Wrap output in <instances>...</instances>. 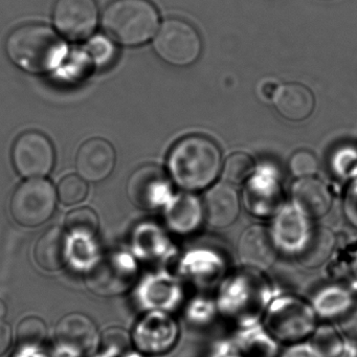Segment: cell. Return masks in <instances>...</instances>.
I'll use <instances>...</instances> for the list:
<instances>
[{"label":"cell","mask_w":357,"mask_h":357,"mask_svg":"<svg viewBox=\"0 0 357 357\" xmlns=\"http://www.w3.org/2000/svg\"><path fill=\"white\" fill-rule=\"evenodd\" d=\"M333 244V235L330 233L329 229L314 231L310 245L300 257L301 261L308 267L319 266L329 257Z\"/></svg>","instance_id":"obj_31"},{"label":"cell","mask_w":357,"mask_h":357,"mask_svg":"<svg viewBox=\"0 0 357 357\" xmlns=\"http://www.w3.org/2000/svg\"><path fill=\"white\" fill-rule=\"evenodd\" d=\"M137 266L129 256L119 255L100 261L89 275L91 291L101 296H114L127 291L137 281Z\"/></svg>","instance_id":"obj_14"},{"label":"cell","mask_w":357,"mask_h":357,"mask_svg":"<svg viewBox=\"0 0 357 357\" xmlns=\"http://www.w3.org/2000/svg\"><path fill=\"white\" fill-rule=\"evenodd\" d=\"M56 204L57 194L54 185L45 179L31 178L16 188L10 212L18 225L37 227L52 218Z\"/></svg>","instance_id":"obj_6"},{"label":"cell","mask_w":357,"mask_h":357,"mask_svg":"<svg viewBox=\"0 0 357 357\" xmlns=\"http://www.w3.org/2000/svg\"><path fill=\"white\" fill-rule=\"evenodd\" d=\"M89 187L84 179L77 175H68L58 185V196L64 206H75L86 198Z\"/></svg>","instance_id":"obj_34"},{"label":"cell","mask_w":357,"mask_h":357,"mask_svg":"<svg viewBox=\"0 0 357 357\" xmlns=\"http://www.w3.org/2000/svg\"><path fill=\"white\" fill-rule=\"evenodd\" d=\"M12 162L20 176L40 178L53 170L55 149L45 135L28 131L20 135L14 143Z\"/></svg>","instance_id":"obj_10"},{"label":"cell","mask_w":357,"mask_h":357,"mask_svg":"<svg viewBox=\"0 0 357 357\" xmlns=\"http://www.w3.org/2000/svg\"><path fill=\"white\" fill-rule=\"evenodd\" d=\"M116 47L109 39L104 36H96L87 45V55L91 63L99 68H106L116 58Z\"/></svg>","instance_id":"obj_35"},{"label":"cell","mask_w":357,"mask_h":357,"mask_svg":"<svg viewBox=\"0 0 357 357\" xmlns=\"http://www.w3.org/2000/svg\"><path fill=\"white\" fill-rule=\"evenodd\" d=\"M176 275L199 289L220 285L229 275L227 258L210 246H196L177 257Z\"/></svg>","instance_id":"obj_8"},{"label":"cell","mask_w":357,"mask_h":357,"mask_svg":"<svg viewBox=\"0 0 357 357\" xmlns=\"http://www.w3.org/2000/svg\"><path fill=\"white\" fill-rule=\"evenodd\" d=\"M99 218L91 208H78L68 213L64 221L66 231L81 239H91L99 229Z\"/></svg>","instance_id":"obj_29"},{"label":"cell","mask_w":357,"mask_h":357,"mask_svg":"<svg viewBox=\"0 0 357 357\" xmlns=\"http://www.w3.org/2000/svg\"><path fill=\"white\" fill-rule=\"evenodd\" d=\"M254 172V162L245 153H234L225 160L223 178L227 183H242Z\"/></svg>","instance_id":"obj_33"},{"label":"cell","mask_w":357,"mask_h":357,"mask_svg":"<svg viewBox=\"0 0 357 357\" xmlns=\"http://www.w3.org/2000/svg\"><path fill=\"white\" fill-rule=\"evenodd\" d=\"M204 217L211 227L225 229L233 225L240 214V198L229 183L213 185L204 199Z\"/></svg>","instance_id":"obj_19"},{"label":"cell","mask_w":357,"mask_h":357,"mask_svg":"<svg viewBox=\"0 0 357 357\" xmlns=\"http://www.w3.org/2000/svg\"><path fill=\"white\" fill-rule=\"evenodd\" d=\"M116 160V151L112 144L95 137L79 148L76 155L77 172L84 181L99 183L112 174Z\"/></svg>","instance_id":"obj_17"},{"label":"cell","mask_w":357,"mask_h":357,"mask_svg":"<svg viewBox=\"0 0 357 357\" xmlns=\"http://www.w3.org/2000/svg\"><path fill=\"white\" fill-rule=\"evenodd\" d=\"M55 334L61 346L83 356L95 352L101 340L96 324L87 315L79 312L62 317Z\"/></svg>","instance_id":"obj_16"},{"label":"cell","mask_w":357,"mask_h":357,"mask_svg":"<svg viewBox=\"0 0 357 357\" xmlns=\"http://www.w3.org/2000/svg\"><path fill=\"white\" fill-rule=\"evenodd\" d=\"M127 195L135 206L143 210L165 208L172 198L166 173L154 165L141 167L130 175Z\"/></svg>","instance_id":"obj_12"},{"label":"cell","mask_w":357,"mask_h":357,"mask_svg":"<svg viewBox=\"0 0 357 357\" xmlns=\"http://www.w3.org/2000/svg\"><path fill=\"white\" fill-rule=\"evenodd\" d=\"M337 323L340 333L348 340H357V298L352 308L340 317Z\"/></svg>","instance_id":"obj_38"},{"label":"cell","mask_w":357,"mask_h":357,"mask_svg":"<svg viewBox=\"0 0 357 357\" xmlns=\"http://www.w3.org/2000/svg\"><path fill=\"white\" fill-rule=\"evenodd\" d=\"M357 296L342 285H328L321 288L311 298V306L317 319L338 321L354 305Z\"/></svg>","instance_id":"obj_25"},{"label":"cell","mask_w":357,"mask_h":357,"mask_svg":"<svg viewBox=\"0 0 357 357\" xmlns=\"http://www.w3.org/2000/svg\"><path fill=\"white\" fill-rule=\"evenodd\" d=\"M278 89H279V85L277 83L273 82V81H265L261 84L259 93H260L263 99L273 100Z\"/></svg>","instance_id":"obj_43"},{"label":"cell","mask_w":357,"mask_h":357,"mask_svg":"<svg viewBox=\"0 0 357 357\" xmlns=\"http://www.w3.org/2000/svg\"><path fill=\"white\" fill-rule=\"evenodd\" d=\"M273 103L280 116L292 122L306 120L312 114L315 106L312 93L304 85L296 83L279 86Z\"/></svg>","instance_id":"obj_24"},{"label":"cell","mask_w":357,"mask_h":357,"mask_svg":"<svg viewBox=\"0 0 357 357\" xmlns=\"http://www.w3.org/2000/svg\"><path fill=\"white\" fill-rule=\"evenodd\" d=\"M317 158L311 152L302 151L296 152L290 158L289 169L292 174L301 178L305 177H310L311 175L315 174L317 171Z\"/></svg>","instance_id":"obj_36"},{"label":"cell","mask_w":357,"mask_h":357,"mask_svg":"<svg viewBox=\"0 0 357 357\" xmlns=\"http://www.w3.org/2000/svg\"><path fill=\"white\" fill-rule=\"evenodd\" d=\"M153 49L162 61L183 68L195 63L199 58L202 38L189 22L170 18L160 26L154 39Z\"/></svg>","instance_id":"obj_7"},{"label":"cell","mask_w":357,"mask_h":357,"mask_svg":"<svg viewBox=\"0 0 357 357\" xmlns=\"http://www.w3.org/2000/svg\"><path fill=\"white\" fill-rule=\"evenodd\" d=\"M102 347L109 352H125L130 347L129 334L121 328H109L104 332L101 337Z\"/></svg>","instance_id":"obj_37"},{"label":"cell","mask_w":357,"mask_h":357,"mask_svg":"<svg viewBox=\"0 0 357 357\" xmlns=\"http://www.w3.org/2000/svg\"><path fill=\"white\" fill-rule=\"evenodd\" d=\"M208 357H243L234 346L233 342H221L215 346Z\"/></svg>","instance_id":"obj_41"},{"label":"cell","mask_w":357,"mask_h":357,"mask_svg":"<svg viewBox=\"0 0 357 357\" xmlns=\"http://www.w3.org/2000/svg\"><path fill=\"white\" fill-rule=\"evenodd\" d=\"M99 20L96 0H57L53 9V22L62 36L82 41L95 32Z\"/></svg>","instance_id":"obj_11"},{"label":"cell","mask_w":357,"mask_h":357,"mask_svg":"<svg viewBox=\"0 0 357 357\" xmlns=\"http://www.w3.org/2000/svg\"><path fill=\"white\" fill-rule=\"evenodd\" d=\"M244 204L252 216L259 218L273 217L281 208L282 194L279 183L273 175H257L246 185Z\"/></svg>","instance_id":"obj_21"},{"label":"cell","mask_w":357,"mask_h":357,"mask_svg":"<svg viewBox=\"0 0 357 357\" xmlns=\"http://www.w3.org/2000/svg\"><path fill=\"white\" fill-rule=\"evenodd\" d=\"M292 204L310 220L327 215L332 204L329 189L319 179L305 177L291 188Z\"/></svg>","instance_id":"obj_22"},{"label":"cell","mask_w":357,"mask_h":357,"mask_svg":"<svg viewBox=\"0 0 357 357\" xmlns=\"http://www.w3.org/2000/svg\"><path fill=\"white\" fill-rule=\"evenodd\" d=\"M137 245L142 254L148 259L169 261L177 258L176 248L166 231L158 225H148L142 227L137 235Z\"/></svg>","instance_id":"obj_27"},{"label":"cell","mask_w":357,"mask_h":357,"mask_svg":"<svg viewBox=\"0 0 357 357\" xmlns=\"http://www.w3.org/2000/svg\"><path fill=\"white\" fill-rule=\"evenodd\" d=\"M47 328L38 317H26L17 327V342L22 348L40 346L47 337Z\"/></svg>","instance_id":"obj_32"},{"label":"cell","mask_w":357,"mask_h":357,"mask_svg":"<svg viewBox=\"0 0 357 357\" xmlns=\"http://www.w3.org/2000/svg\"><path fill=\"white\" fill-rule=\"evenodd\" d=\"M160 16L149 0H114L102 16L106 34L124 47L145 45L155 34Z\"/></svg>","instance_id":"obj_4"},{"label":"cell","mask_w":357,"mask_h":357,"mask_svg":"<svg viewBox=\"0 0 357 357\" xmlns=\"http://www.w3.org/2000/svg\"><path fill=\"white\" fill-rule=\"evenodd\" d=\"M317 319L310 302L292 294H275L261 321L278 342L294 344L310 337Z\"/></svg>","instance_id":"obj_5"},{"label":"cell","mask_w":357,"mask_h":357,"mask_svg":"<svg viewBox=\"0 0 357 357\" xmlns=\"http://www.w3.org/2000/svg\"><path fill=\"white\" fill-rule=\"evenodd\" d=\"M142 302L151 311L174 312L185 304V282L169 271L148 278L142 287Z\"/></svg>","instance_id":"obj_15"},{"label":"cell","mask_w":357,"mask_h":357,"mask_svg":"<svg viewBox=\"0 0 357 357\" xmlns=\"http://www.w3.org/2000/svg\"><path fill=\"white\" fill-rule=\"evenodd\" d=\"M278 252L268 229L260 225L248 227L238 242V256L246 268L267 271L277 259Z\"/></svg>","instance_id":"obj_18"},{"label":"cell","mask_w":357,"mask_h":357,"mask_svg":"<svg viewBox=\"0 0 357 357\" xmlns=\"http://www.w3.org/2000/svg\"><path fill=\"white\" fill-rule=\"evenodd\" d=\"M275 294L261 271L245 267L221 282L215 302L219 315L239 327L261 321Z\"/></svg>","instance_id":"obj_1"},{"label":"cell","mask_w":357,"mask_h":357,"mask_svg":"<svg viewBox=\"0 0 357 357\" xmlns=\"http://www.w3.org/2000/svg\"><path fill=\"white\" fill-rule=\"evenodd\" d=\"M344 213L349 223L357 229V179L347 190L344 200Z\"/></svg>","instance_id":"obj_39"},{"label":"cell","mask_w":357,"mask_h":357,"mask_svg":"<svg viewBox=\"0 0 357 357\" xmlns=\"http://www.w3.org/2000/svg\"><path fill=\"white\" fill-rule=\"evenodd\" d=\"M309 338L321 357H340L346 344L344 335L332 325L317 326Z\"/></svg>","instance_id":"obj_28"},{"label":"cell","mask_w":357,"mask_h":357,"mask_svg":"<svg viewBox=\"0 0 357 357\" xmlns=\"http://www.w3.org/2000/svg\"><path fill=\"white\" fill-rule=\"evenodd\" d=\"M278 357H321L309 342H298L289 344V346L279 353Z\"/></svg>","instance_id":"obj_40"},{"label":"cell","mask_w":357,"mask_h":357,"mask_svg":"<svg viewBox=\"0 0 357 357\" xmlns=\"http://www.w3.org/2000/svg\"><path fill=\"white\" fill-rule=\"evenodd\" d=\"M183 308L185 319L196 327L210 325L219 315L214 298L202 294L190 300Z\"/></svg>","instance_id":"obj_30"},{"label":"cell","mask_w":357,"mask_h":357,"mask_svg":"<svg viewBox=\"0 0 357 357\" xmlns=\"http://www.w3.org/2000/svg\"><path fill=\"white\" fill-rule=\"evenodd\" d=\"M204 219V204L192 194H179L165 206V221L172 233L189 236L196 233Z\"/></svg>","instance_id":"obj_20"},{"label":"cell","mask_w":357,"mask_h":357,"mask_svg":"<svg viewBox=\"0 0 357 357\" xmlns=\"http://www.w3.org/2000/svg\"><path fill=\"white\" fill-rule=\"evenodd\" d=\"M66 45L59 35L43 24H26L10 33L6 53L20 70L31 74L52 72L62 63Z\"/></svg>","instance_id":"obj_3"},{"label":"cell","mask_w":357,"mask_h":357,"mask_svg":"<svg viewBox=\"0 0 357 357\" xmlns=\"http://www.w3.org/2000/svg\"><path fill=\"white\" fill-rule=\"evenodd\" d=\"M231 342L243 357H278L279 355V342L269 333L262 321L239 326Z\"/></svg>","instance_id":"obj_23"},{"label":"cell","mask_w":357,"mask_h":357,"mask_svg":"<svg viewBox=\"0 0 357 357\" xmlns=\"http://www.w3.org/2000/svg\"><path fill=\"white\" fill-rule=\"evenodd\" d=\"M8 313V306L3 298H0V321L5 319Z\"/></svg>","instance_id":"obj_44"},{"label":"cell","mask_w":357,"mask_h":357,"mask_svg":"<svg viewBox=\"0 0 357 357\" xmlns=\"http://www.w3.org/2000/svg\"><path fill=\"white\" fill-rule=\"evenodd\" d=\"M68 237L63 229L53 227L41 235L35 245V261L47 271L63 268L68 261Z\"/></svg>","instance_id":"obj_26"},{"label":"cell","mask_w":357,"mask_h":357,"mask_svg":"<svg viewBox=\"0 0 357 357\" xmlns=\"http://www.w3.org/2000/svg\"><path fill=\"white\" fill-rule=\"evenodd\" d=\"M12 344L11 328L8 324L0 321V357H3Z\"/></svg>","instance_id":"obj_42"},{"label":"cell","mask_w":357,"mask_h":357,"mask_svg":"<svg viewBox=\"0 0 357 357\" xmlns=\"http://www.w3.org/2000/svg\"><path fill=\"white\" fill-rule=\"evenodd\" d=\"M168 169L173 181L181 189H206L220 173V149L212 139L202 135L183 137L171 149Z\"/></svg>","instance_id":"obj_2"},{"label":"cell","mask_w":357,"mask_h":357,"mask_svg":"<svg viewBox=\"0 0 357 357\" xmlns=\"http://www.w3.org/2000/svg\"><path fill=\"white\" fill-rule=\"evenodd\" d=\"M269 231L278 254L294 258L306 252L314 234L310 219L292 204L275 213Z\"/></svg>","instance_id":"obj_9"},{"label":"cell","mask_w":357,"mask_h":357,"mask_svg":"<svg viewBox=\"0 0 357 357\" xmlns=\"http://www.w3.org/2000/svg\"><path fill=\"white\" fill-rule=\"evenodd\" d=\"M181 327L172 313L151 311L135 329V340L137 348L147 354H166L179 340Z\"/></svg>","instance_id":"obj_13"},{"label":"cell","mask_w":357,"mask_h":357,"mask_svg":"<svg viewBox=\"0 0 357 357\" xmlns=\"http://www.w3.org/2000/svg\"><path fill=\"white\" fill-rule=\"evenodd\" d=\"M351 269H352L353 275L357 280V248L353 255L352 262H351Z\"/></svg>","instance_id":"obj_45"}]
</instances>
